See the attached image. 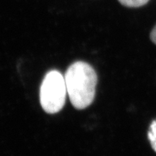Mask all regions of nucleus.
<instances>
[{
  "instance_id": "4",
  "label": "nucleus",
  "mask_w": 156,
  "mask_h": 156,
  "mask_svg": "<svg viewBox=\"0 0 156 156\" xmlns=\"http://www.w3.org/2000/svg\"><path fill=\"white\" fill-rule=\"evenodd\" d=\"M120 4L127 7H140L146 5L149 0H118Z\"/></svg>"
},
{
  "instance_id": "2",
  "label": "nucleus",
  "mask_w": 156,
  "mask_h": 156,
  "mask_svg": "<svg viewBox=\"0 0 156 156\" xmlns=\"http://www.w3.org/2000/svg\"><path fill=\"white\" fill-rule=\"evenodd\" d=\"M67 93L66 80L57 70L46 73L40 88V103L45 112L54 114L63 108Z\"/></svg>"
},
{
  "instance_id": "3",
  "label": "nucleus",
  "mask_w": 156,
  "mask_h": 156,
  "mask_svg": "<svg viewBox=\"0 0 156 156\" xmlns=\"http://www.w3.org/2000/svg\"><path fill=\"white\" fill-rule=\"evenodd\" d=\"M148 140L150 141L152 148L156 152V120L152 122L148 130Z\"/></svg>"
},
{
  "instance_id": "1",
  "label": "nucleus",
  "mask_w": 156,
  "mask_h": 156,
  "mask_svg": "<svg viewBox=\"0 0 156 156\" xmlns=\"http://www.w3.org/2000/svg\"><path fill=\"white\" fill-rule=\"evenodd\" d=\"M67 93L75 108L81 110L93 102L97 84L94 69L84 62L72 64L65 73Z\"/></svg>"
},
{
  "instance_id": "5",
  "label": "nucleus",
  "mask_w": 156,
  "mask_h": 156,
  "mask_svg": "<svg viewBox=\"0 0 156 156\" xmlns=\"http://www.w3.org/2000/svg\"><path fill=\"white\" fill-rule=\"evenodd\" d=\"M150 37L151 40L152 41V42L156 45V26L153 28V30H152L151 32Z\"/></svg>"
}]
</instances>
